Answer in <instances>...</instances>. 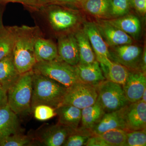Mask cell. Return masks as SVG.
I'll return each instance as SVG.
<instances>
[{
  "mask_svg": "<svg viewBox=\"0 0 146 146\" xmlns=\"http://www.w3.org/2000/svg\"><path fill=\"white\" fill-rule=\"evenodd\" d=\"M42 36L39 27H17L12 53L14 65L20 74L31 70L36 64L35 46Z\"/></svg>",
  "mask_w": 146,
  "mask_h": 146,
  "instance_id": "cell-1",
  "label": "cell"
},
{
  "mask_svg": "<svg viewBox=\"0 0 146 146\" xmlns=\"http://www.w3.org/2000/svg\"><path fill=\"white\" fill-rule=\"evenodd\" d=\"M67 88L52 79L35 72L33 76L32 111L39 105L57 108L62 105Z\"/></svg>",
  "mask_w": 146,
  "mask_h": 146,
  "instance_id": "cell-2",
  "label": "cell"
},
{
  "mask_svg": "<svg viewBox=\"0 0 146 146\" xmlns=\"http://www.w3.org/2000/svg\"><path fill=\"white\" fill-rule=\"evenodd\" d=\"M33 70L21 74L7 91V104L18 115H27L32 112Z\"/></svg>",
  "mask_w": 146,
  "mask_h": 146,
  "instance_id": "cell-3",
  "label": "cell"
},
{
  "mask_svg": "<svg viewBox=\"0 0 146 146\" xmlns=\"http://www.w3.org/2000/svg\"><path fill=\"white\" fill-rule=\"evenodd\" d=\"M32 70L54 80L67 88L80 81L75 66L66 63L59 56L51 61L36 62Z\"/></svg>",
  "mask_w": 146,
  "mask_h": 146,
  "instance_id": "cell-4",
  "label": "cell"
},
{
  "mask_svg": "<svg viewBox=\"0 0 146 146\" xmlns=\"http://www.w3.org/2000/svg\"><path fill=\"white\" fill-rule=\"evenodd\" d=\"M96 87L97 101L105 113L117 111L129 104L120 84L105 80Z\"/></svg>",
  "mask_w": 146,
  "mask_h": 146,
  "instance_id": "cell-5",
  "label": "cell"
},
{
  "mask_svg": "<svg viewBox=\"0 0 146 146\" xmlns=\"http://www.w3.org/2000/svg\"><path fill=\"white\" fill-rule=\"evenodd\" d=\"M41 11L44 12L51 27L56 32L70 31L78 22V16L74 11L60 5L45 6Z\"/></svg>",
  "mask_w": 146,
  "mask_h": 146,
  "instance_id": "cell-6",
  "label": "cell"
},
{
  "mask_svg": "<svg viewBox=\"0 0 146 146\" xmlns=\"http://www.w3.org/2000/svg\"><path fill=\"white\" fill-rule=\"evenodd\" d=\"M97 98L96 86L79 81L67 88L62 105H70L82 109L95 104Z\"/></svg>",
  "mask_w": 146,
  "mask_h": 146,
  "instance_id": "cell-7",
  "label": "cell"
},
{
  "mask_svg": "<svg viewBox=\"0 0 146 146\" xmlns=\"http://www.w3.org/2000/svg\"><path fill=\"white\" fill-rule=\"evenodd\" d=\"M110 60L119 63L129 70H140L143 50L141 47L127 44L111 47L109 50Z\"/></svg>",
  "mask_w": 146,
  "mask_h": 146,
  "instance_id": "cell-8",
  "label": "cell"
},
{
  "mask_svg": "<svg viewBox=\"0 0 146 146\" xmlns=\"http://www.w3.org/2000/svg\"><path fill=\"white\" fill-rule=\"evenodd\" d=\"M121 111L126 131L146 129V103L140 100L129 103Z\"/></svg>",
  "mask_w": 146,
  "mask_h": 146,
  "instance_id": "cell-9",
  "label": "cell"
},
{
  "mask_svg": "<svg viewBox=\"0 0 146 146\" xmlns=\"http://www.w3.org/2000/svg\"><path fill=\"white\" fill-rule=\"evenodd\" d=\"M83 31L89 39L97 60L100 64L108 65L111 61L109 58V49L96 24L86 22L84 25Z\"/></svg>",
  "mask_w": 146,
  "mask_h": 146,
  "instance_id": "cell-10",
  "label": "cell"
},
{
  "mask_svg": "<svg viewBox=\"0 0 146 146\" xmlns=\"http://www.w3.org/2000/svg\"><path fill=\"white\" fill-rule=\"evenodd\" d=\"M122 87L129 103L140 100L146 89V73L139 70H129L127 78Z\"/></svg>",
  "mask_w": 146,
  "mask_h": 146,
  "instance_id": "cell-11",
  "label": "cell"
},
{
  "mask_svg": "<svg viewBox=\"0 0 146 146\" xmlns=\"http://www.w3.org/2000/svg\"><path fill=\"white\" fill-rule=\"evenodd\" d=\"M57 50L59 57L68 64L75 66L79 62L78 46L74 33L59 36Z\"/></svg>",
  "mask_w": 146,
  "mask_h": 146,
  "instance_id": "cell-12",
  "label": "cell"
},
{
  "mask_svg": "<svg viewBox=\"0 0 146 146\" xmlns=\"http://www.w3.org/2000/svg\"><path fill=\"white\" fill-rule=\"evenodd\" d=\"M96 24L108 46L114 47L133 42L132 37L110 24L107 20L98 21Z\"/></svg>",
  "mask_w": 146,
  "mask_h": 146,
  "instance_id": "cell-13",
  "label": "cell"
},
{
  "mask_svg": "<svg viewBox=\"0 0 146 146\" xmlns=\"http://www.w3.org/2000/svg\"><path fill=\"white\" fill-rule=\"evenodd\" d=\"M76 130L58 123L45 129L40 136V141L45 146H63L68 136Z\"/></svg>",
  "mask_w": 146,
  "mask_h": 146,
  "instance_id": "cell-14",
  "label": "cell"
},
{
  "mask_svg": "<svg viewBox=\"0 0 146 146\" xmlns=\"http://www.w3.org/2000/svg\"><path fill=\"white\" fill-rule=\"evenodd\" d=\"M75 67L80 80L84 83L96 86L106 80L98 60L89 64L78 63Z\"/></svg>",
  "mask_w": 146,
  "mask_h": 146,
  "instance_id": "cell-15",
  "label": "cell"
},
{
  "mask_svg": "<svg viewBox=\"0 0 146 146\" xmlns=\"http://www.w3.org/2000/svg\"><path fill=\"white\" fill-rule=\"evenodd\" d=\"M19 129L17 115L8 104L0 107V141L10 135L19 133Z\"/></svg>",
  "mask_w": 146,
  "mask_h": 146,
  "instance_id": "cell-16",
  "label": "cell"
},
{
  "mask_svg": "<svg viewBox=\"0 0 146 146\" xmlns=\"http://www.w3.org/2000/svg\"><path fill=\"white\" fill-rule=\"evenodd\" d=\"M115 129L126 130L121 109L105 113L100 121L91 131L94 135H100L107 131Z\"/></svg>",
  "mask_w": 146,
  "mask_h": 146,
  "instance_id": "cell-17",
  "label": "cell"
},
{
  "mask_svg": "<svg viewBox=\"0 0 146 146\" xmlns=\"http://www.w3.org/2000/svg\"><path fill=\"white\" fill-rule=\"evenodd\" d=\"M58 123L77 129L81 122L82 109L70 105H61L55 109Z\"/></svg>",
  "mask_w": 146,
  "mask_h": 146,
  "instance_id": "cell-18",
  "label": "cell"
},
{
  "mask_svg": "<svg viewBox=\"0 0 146 146\" xmlns=\"http://www.w3.org/2000/svg\"><path fill=\"white\" fill-rule=\"evenodd\" d=\"M12 53L0 60V86L7 91L20 77Z\"/></svg>",
  "mask_w": 146,
  "mask_h": 146,
  "instance_id": "cell-19",
  "label": "cell"
},
{
  "mask_svg": "<svg viewBox=\"0 0 146 146\" xmlns=\"http://www.w3.org/2000/svg\"><path fill=\"white\" fill-rule=\"evenodd\" d=\"M107 21L113 26L120 29L134 39L138 38L141 34V21L134 15L127 14L122 17Z\"/></svg>",
  "mask_w": 146,
  "mask_h": 146,
  "instance_id": "cell-20",
  "label": "cell"
},
{
  "mask_svg": "<svg viewBox=\"0 0 146 146\" xmlns=\"http://www.w3.org/2000/svg\"><path fill=\"white\" fill-rule=\"evenodd\" d=\"M34 51L36 62L51 61L58 57L56 45L50 39L42 36L36 40Z\"/></svg>",
  "mask_w": 146,
  "mask_h": 146,
  "instance_id": "cell-21",
  "label": "cell"
},
{
  "mask_svg": "<svg viewBox=\"0 0 146 146\" xmlns=\"http://www.w3.org/2000/svg\"><path fill=\"white\" fill-rule=\"evenodd\" d=\"M105 112L100 104L96 101L90 106L82 109V128L91 130L101 119Z\"/></svg>",
  "mask_w": 146,
  "mask_h": 146,
  "instance_id": "cell-22",
  "label": "cell"
},
{
  "mask_svg": "<svg viewBox=\"0 0 146 146\" xmlns=\"http://www.w3.org/2000/svg\"><path fill=\"white\" fill-rule=\"evenodd\" d=\"M100 64L104 75L108 80L122 86L124 84L129 72L127 68L112 60L107 65Z\"/></svg>",
  "mask_w": 146,
  "mask_h": 146,
  "instance_id": "cell-23",
  "label": "cell"
},
{
  "mask_svg": "<svg viewBox=\"0 0 146 146\" xmlns=\"http://www.w3.org/2000/svg\"><path fill=\"white\" fill-rule=\"evenodd\" d=\"M74 34L78 46L79 63L89 64L97 60L89 39L83 31H79Z\"/></svg>",
  "mask_w": 146,
  "mask_h": 146,
  "instance_id": "cell-24",
  "label": "cell"
},
{
  "mask_svg": "<svg viewBox=\"0 0 146 146\" xmlns=\"http://www.w3.org/2000/svg\"><path fill=\"white\" fill-rule=\"evenodd\" d=\"M81 4L85 11L98 18H110L111 0H83Z\"/></svg>",
  "mask_w": 146,
  "mask_h": 146,
  "instance_id": "cell-25",
  "label": "cell"
},
{
  "mask_svg": "<svg viewBox=\"0 0 146 146\" xmlns=\"http://www.w3.org/2000/svg\"><path fill=\"white\" fill-rule=\"evenodd\" d=\"M17 27H0V60L12 53Z\"/></svg>",
  "mask_w": 146,
  "mask_h": 146,
  "instance_id": "cell-26",
  "label": "cell"
},
{
  "mask_svg": "<svg viewBox=\"0 0 146 146\" xmlns=\"http://www.w3.org/2000/svg\"><path fill=\"white\" fill-rule=\"evenodd\" d=\"M99 136L109 146H125L126 131L115 129L106 131Z\"/></svg>",
  "mask_w": 146,
  "mask_h": 146,
  "instance_id": "cell-27",
  "label": "cell"
},
{
  "mask_svg": "<svg viewBox=\"0 0 146 146\" xmlns=\"http://www.w3.org/2000/svg\"><path fill=\"white\" fill-rule=\"evenodd\" d=\"M93 135L91 130L78 127L68 136L63 146H85L88 139Z\"/></svg>",
  "mask_w": 146,
  "mask_h": 146,
  "instance_id": "cell-28",
  "label": "cell"
},
{
  "mask_svg": "<svg viewBox=\"0 0 146 146\" xmlns=\"http://www.w3.org/2000/svg\"><path fill=\"white\" fill-rule=\"evenodd\" d=\"M130 0H111L110 18H116L127 14L131 8Z\"/></svg>",
  "mask_w": 146,
  "mask_h": 146,
  "instance_id": "cell-29",
  "label": "cell"
},
{
  "mask_svg": "<svg viewBox=\"0 0 146 146\" xmlns=\"http://www.w3.org/2000/svg\"><path fill=\"white\" fill-rule=\"evenodd\" d=\"M146 129L126 131V142L125 146H145Z\"/></svg>",
  "mask_w": 146,
  "mask_h": 146,
  "instance_id": "cell-30",
  "label": "cell"
},
{
  "mask_svg": "<svg viewBox=\"0 0 146 146\" xmlns=\"http://www.w3.org/2000/svg\"><path fill=\"white\" fill-rule=\"evenodd\" d=\"M31 140L28 136L16 133L0 141V146H25L31 145Z\"/></svg>",
  "mask_w": 146,
  "mask_h": 146,
  "instance_id": "cell-31",
  "label": "cell"
},
{
  "mask_svg": "<svg viewBox=\"0 0 146 146\" xmlns=\"http://www.w3.org/2000/svg\"><path fill=\"white\" fill-rule=\"evenodd\" d=\"M33 111L35 117L39 121L50 119L56 115L54 108L45 105L37 106L35 108Z\"/></svg>",
  "mask_w": 146,
  "mask_h": 146,
  "instance_id": "cell-32",
  "label": "cell"
},
{
  "mask_svg": "<svg viewBox=\"0 0 146 146\" xmlns=\"http://www.w3.org/2000/svg\"><path fill=\"white\" fill-rule=\"evenodd\" d=\"M3 3H18L31 11H39L44 7V4L40 0H0Z\"/></svg>",
  "mask_w": 146,
  "mask_h": 146,
  "instance_id": "cell-33",
  "label": "cell"
},
{
  "mask_svg": "<svg viewBox=\"0 0 146 146\" xmlns=\"http://www.w3.org/2000/svg\"><path fill=\"white\" fill-rule=\"evenodd\" d=\"M44 6L49 5H74L81 4L80 0H40Z\"/></svg>",
  "mask_w": 146,
  "mask_h": 146,
  "instance_id": "cell-34",
  "label": "cell"
},
{
  "mask_svg": "<svg viewBox=\"0 0 146 146\" xmlns=\"http://www.w3.org/2000/svg\"><path fill=\"white\" fill-rule=\"evenodd\" d=\"M131 7L138 13L145 15L146 12V0H130Z\"/></svg>",
  "mask_w": 146,
  "mask_h": 146,
  "instance_id": "cell-35",
  "label": "cell"
},
{
  "mask_svg": "<svg viewBox=\"0 0 146 146\" xmlns=\"http://www.w3.org/2000/svg\"><path fill=\"white\" fill-rule=\"evenodd\" d=\"M86 146H109L99 135H93L88 139Z\"/></svg>",
  "mask_w": 146,
  "mask_h": 146,
  "instance_id": "cell-36",
  "label": "cell"
},
{
  "mask_svg": "<svg viewBox=\"0 0 146 146\" xmlns=\"http://www.w3.org/2000/svg\"><path fill=\"white\" fill-rule=\"evenodd\" d=\"M7 104V91L0 86V107Z\"/></svg>",
  "mask_w": 146,
  "mask_h": 146,
  "instance_id": "cell-37",
  "label": "cell"
},
{
  "mask_svg": "<svg viewBox=\"0 0 146 146\" xmlns=\"http://www.w3.org/2000/svg\"><path fill=\"white\" fill-rule=\"evenodd\" d=\"M140 70L146 73V50L145 48L143 51L141 58Z\"/></svg>",
  "mask_w": 146,
  "mask_h": 146,
  "instance_id": "cell-38",
  "label": "cell"
},
{
  "mask_svg": "<svg viewBox=\"0 0 146 146\" xmlns=\"http://www.w3.org/2000/svg\"><path fill=\"white\" fill-rule=\"evenodd\" d=\"M141 100L144 102L146 103V89L144 91Z\"/></svg>",
  "mask_w": 146,
  "mask_h": 146,
  "instance_id": "cell-39",
  "label": "cell"
},
{
  "mask_svg": "<svg viewBox=\"0 0 146 146\" xmlns=\"http://www.w3.org/2000/svg\"><path fill=\"white\" fill-rule=\"evenodd\" d=\"M80 1H81L82 2V1H83V0H80Z\"/></svg>",
  "mask_w": 146,
  "mask_h": 146,
  "instance_id": "cell-40",
  "label": "cell"
},
{
  "mask_svg": "<svg viewBox=\"0 0 146 146\" xmlns=\"http://www.w3.org/2000/svg\"></svg>",
  "mask_w": 146,
  "mask_h": 146,
  "instance_id": "cell-41",
  "label": "cell"
}]
</instances>
